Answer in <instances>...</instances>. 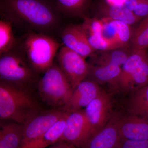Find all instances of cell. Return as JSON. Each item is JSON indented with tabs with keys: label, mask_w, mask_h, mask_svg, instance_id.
Masks as SVG:
<instances>
[{
	"label": "cell",
	"mask_w": 148,
	"mask_h": 148,
	"mask_svg": "<svg viewBox=\"0 0 148 148\" xmlns=\"http://www.w3.org/2000/svg\"><path fill=\"white\" fill-rule=\"evenodd\" d=\"M59 148H61V141H59Z\"/></svg>",
	"instance_id": "obj_32"
},
{
	"label": "cell",
	"mask_w": 148,
	"mask_h": 148,
	"mask_svg": "<svg viewBox=\"0 0 148 148\" xmlns=\"http://www.w3.org/2000/svg\"><path fill=\"white\" fill-rule=\"evenodd\" d=\"M102 90L100 85L86 79L74 88L71 100L64 110L71 112L86 108L101 94Z\"/></svg>",
	"instance_id": "obj_10"
},
{
	"label": "cell",
	"mask_w": 148,
	"mask_h": 148,
	"mask_svg": "<svg viewBox=\"0 0 148 148\" xmlns=\"http://www.w3.org/2000/svg\"><path fill=\"white\" fill-rule=\"evenodd\" d=\"M92 135V130L84 110L69 112L64 133L59 141L82 148Z\"/></svg>",
	"instance_id": "obj_8"
},
{
	"label": "cell",
	"mask_w": 148,
	"mask_h": 148,
	"mask_svg": "<svg viewBox=\"0 0 148 148\" xmlns=\"http://www.w3.org/2000/svg\"><path fill=\"white\" fill-rule=\"evenodd\" d=\"M147 56L146 49H132L131 54L121 68L117 90L124 92L131 74L140 62Z\"/></svg>",
	"instance_id": "obj_20"
},
{
	"label": "cell",
	"mask_w": 148,
	"mask_h": 148,
	"mask_svg": "<svg viewBox=\"0 0 148 148\" xmlns=\"http://www.w3.org/2000/svg\"><path fill=\"white\" fill-rule=\"evenodd\" d=\"M125 0H106L108 4L114 5H123Z\"/></svg>",
	"instance_id": "obj_29"
},
{
	"label": "cell",
	"mask_w": 148,
	"mask_h": 148,
	"mask_svg": "<svg viewBox=\"0 0 148 148\" xmlns=\"http://www.w3.org/2000/svg\"><path fill=\"white\" fill-rule=\"evenodd\" d=\"M132 34L130 25L122 21L111 20L103 23L102 36L112 49L130 47Z\"/></svg>",
	"instance_id": "obj_13"
},
{
	"label": "cell",
	"mask_w": 148,
	"mask_h": 148,
	"mask_svg": "<svg viewBox=\"0 0 148 148\" xmlns=\"http://www.w3.org/2000/svg\"><path fill=\"white\" fill-rule=\"evenodd\" d=\"M69 112L54 123L42 135L34 148H47L59 142L64 133Z\"/></svg>",
	"instance_id": "obj_22"
},
{
	"label": "cell",
	"mask_w": 148,
	"mask_h": 148,
	"mask_svg": "<svg viewBox=\"0 0 148 148\" xmlns=\"http://www.w3.org/2000/svg\"><path fill=\"white\" fill-rule=\"evenodd\" d=\"M121 70V66L116 65L94 66L90 64L89 73L86 79L92 80L100 85L108 84L117 90Z\"/></svg>",
	"instance_id": "obj_15"
},
{
	"label": "cell",
	"mask_w": 148,
	"mask_h": 148,
	"mask_svg": "<svg viewBox=\"0 0 148 148\" xmlns=\"http://www.w3.org/2000/svg\"><path fill=\"white\" fill-rule=\"evenodd\" d=\"M61 38L64 46L79 53L85 58L92 56L95 50L88 42L81 25H70L62 30Z\"/></svg>",
	"instance_id": "obj_14"
},
{
	"label": "cell",
	"mask_w": 148,
	"mask_h": 148,
	"mask_svg": "<svg viewBox=\"0 0 148 148\" xmlns=\"http://www.w3.org/2000/svg\"><path fill=\"white\" fill-rule=\"evenodd\" d=\"M133 13L141 19L148 16V0H139Z\"/></svg>",
	"instance_id": "obj_27"
},
{
	"label": "cell",
	"mask_w": 148,
	"mask_h": 148,
	"mask_svg": "<svg viewBox=\"0 0 148 148\" xmlns=\"http://www.w3.org/2000/svg\"><path fill=\"white\" fill-rule=\"evenodd\" d=\"M138 1L139 0H125L124 5L130 10L133 12L136 8Z\"/></svg>",
	"instance_id": "obj_28"
},
{
	"label": "cell",
	"mask_w": 148,
	"mask_h": 148,
	"mask_svg": "<svg viewBox=\"0 0 148 148\" xmlns=\"http://www.w3.org/2000/svg\"><path fill=\"white\" fill-rule=\"evenodd\" d=\"M127 111L130 114L148 119V85L131 92Z\"/></svg>",
	"instance_id": "obj_21"
},
{
	"label": "cell",
	"mask_w": 148,
	"mask_h": 148,
	"mask_svg": "<svg viewBox=\"0 0 148 148\" xmlns=\"http://www.w3.org/2000/svg\"><path fill=\"white\" fill-rule=\"evenodd\" d=\"M119 115H114L106 126L95 133L82 148H118L121 138L118 121Z\"/></svg>",
	"instance_id": "obj_11"
},
{
	"label": "cell",
	"mask_w": 148,
	"mask_h": 148,
	"mask_svg": "<svg viewBox=\"0 0 148 148\" xmlns=\"http://www.w3.org/2000/svg\"><path fill=\"white\" fill-rule=\"evenodd\" d=\"M61 148H78L70 143L61 141Z\"/></svg>",
	"instance_id": "obj_30"
},
{
	"label": "cell",
	"mask_w": 148,
	"mask_h": 148,
	"mask_svg": "<svg viewBox=\"0 0 148 148\" xmlns=\"http://www.w3.org/2000/svg\"><path fill=\"white\" fill-rule=\"evenodd\" d=\"M61 44L50 35L28 32L17 40L16 47L38 74H44L54 63Z\"/></svg>",
	"instance_id": "obj_3"
},
{
	"label": "cell",
	"mask_w": 148,
	"mask_h": 148,
	"mask_svg": "<svg viewBox=\"0 0 148 148\" xmlns=\"http://www.w3.org/2000/svg\"><path fill=\"white\" fill-rule=\"evenodd\" d=\"M24 124L13 122L3 125L0 130V148H21Z\"/></svg>",
	"instance_id": "obj_17"
},
{
	"label": "cell",
	"mask_w": 148,
	"mask_h": 148,
	"mask_svg": "<svg viewBox=\"0 0 148 148\" xmlns=\"http://www.w3.org/2000/svg\"><path fill=\"white\" fill-rule=\"evenodd\" d=\"M103 24L102 21L97 18L85 17L81 25L88 42L95 50L104 51L112 49L109 43L102 36Z\"/></svg>",
	"instance_id": "obj_16"
},
{
	"label": "cell",
	"mask_w": 148,
	"mask_h": 148,
	"mask_svg": "<svg viewBox=\"0 0 148 148\" xmlns=\"http://www.w3.org/2000/svg\"><path fill=\"white\" fill-rule=\"evenodd\" d=\"M90 0H55L59 12L68 16H83Z\"/></svg>",
	"instance_id": "obj_23"
},
{
	"label": "cell",
	"mask_w": 148,
	"mask_h": 148,
	"mask_svg": "<svg viewBox=\"0 0 148 148\" xmlns=\"http://www.w3.org/2000/svg\"><path fill=\"white\" fill-rule=\"evenodd\" d=\"M148 47V16L144 18L133 32L130 48L134 49H146Z\"/></svg>",
	"instance_id": "obj_25"
},
{
	"label": "cell",
	"mask_w": 148,
	"mask_h": 148,
	"mask_svg": "<svg viewBox=\"0 0 148 148\" xmlns=\"http://www.w3.org/2000/svg\"><path fill=\"white\" fill-rule=\"evenodd\" d=\"M13 25L4 19L0 21V55L7 53L16 47L17 39L14 35Z\"/></svg>",
	"instance_id": "obj_24"
},
{
	"label": "cell",
	"mask_w": 148,
	"mask_h": 148,
	"mask_svg": "<svg viewBox=\"0 0 148 148\" xmlns=\"http://www.w3.org/2000/svg\"><path fill=\"white\" fill-rule=\"evenodd\" d=\"M34 88L0 80V118L24 124L42 110Z\"/></svg>",
	"instance_id": "obj_2"
},
{
	"label": "cell",
	"mask_w": 148,
	"mask_h": 148,
	"mask_svg": "<svg viewBox=\"0 0 148 148\" xmlns=\"http://www.w3.org/2000/svg\"><path fill=\"white\" fill-rule=\"evenodd\" d=\"M118 148H148V140L140 141L121 138Z\"/></svg>",
	"instance_id": "obj_26"
},
{
	"label": "cell",
	"mask_w": 148,
	"mask_h": 148,
	"mask_svg": "<svg viewBox=\"0 0 148 148\" xmlns=\"http://www.w3.org/2000/svg\"><path fill=\"white\" fill-rule=\"evenodd\" d=\"M38 75L17 48L0 55V80L34 88Z\"/></svg>",
	"instance_id": "obj_5"
},
{
	"label": "cell",
	"mask_w": 148,
	"mask_h": 148,
	"mask_svg": "<svg viewBox=\"0 0 148 148\" xmlns=\"http://www.w3.org/2000/svg\"><path fill=\"white\" fill-rule=\"evenodd\" d=\"M40 98L53 109H65L69 104L73 88L57 63L44 73L37 84Z\"/></svg>",
	"instance_id": "obj_4"
},
{
	"label": "cell",
	"mask_w": 148,
	"mask_h": 148,
	"mask_svg": "<svg viewBox=\"0 0 148 148\" xmlns=\"http://www.w3.org/2000/svg\"><path fill=\"white\" fill-rule=\"evenodd\" d=\"M0 10L2 19L28 32L49 35L60 24L59 12L48 0H1Z\"/></svg>",
	"instance_id": "obj_1"
},
{
	"label": "cell",
	"mask_w": 148,
	"mask_h": 148,
	"mask_svg": "<svg viewBox=\"0 0 148 148\" xmlns=\"http://www.w3.org/2000/svg\"><path fill=\"white\" fill-rule=\"evenodd\" d=\"M99 12L103 16L111 19L122 21L129 25L135 24L141 18L136 16L124 5H114L102 3L99 7Z\"/></svg>",
	"instance_id": "obj_18"
},
{
	"label": "cell",
	"mask_w": 148,
	"mask_h": 148,
	"mask_svg": "<svg viewBox=\"0 0 148 148\" xmlns=\"http://www.w3.org/2000/svg\"><path fill=\"white\" fill-rule=\"evenodd\" d=\"M59 142L58 143H56L54 145H52L49 146L47 148H59Z\"/></svg>",
	"instance_id": "obj_31"
},
{
	"label": "cell",
	"mask_w": 148,
	"mask_h": 148,
	"mask_svg": "<svg viewBox=\"0 0 148 148\" xmlns=\"http://www.w3.org/2000/svg\"><path fill=\"white\" fill-rule=\"evenodd\" d=\"M56 58L57 64L70 81L73 90L79 84L87 78L90 64L79 53L64 46L60 48Z\"/></svg>",
	"instance_id": "obj_7"
},
{
	"label": "cell",
	"mask_w": 148,
	"mask_h": 148,
	"mask_svg": "<svg viewBox=\"0 0 148 148\" xmlns=\"http://www.w3.org/2000/svg\"><path fill=\"white\" fill-rule=\"evenodd\" d=\"M118 126L121 139L148 140V119L130 114L125 116L119 115Z\"/></svg>",
	"instance_id": "obj_12"
},
{
	"label": "cell",
	"mask_w": 148,
	"mask_h": 148,
	"mask_svg": "<svg viewBox=\"0 0 148 148\" xmlns=\"http://www.w3.org/2000/svg\"><path fill=\"white\" fill-rule=\"evenodd\" d=\"M66 111L62 109L42 110L35 114L24 123L21 148H34L40 139Z\"/></svg>",
	"instance_id": "obj_6"
},
{
	"label": "cell",
	"mask_w": 148,
	"mask_h": 148,
	"mask_svg": "<svg viewBox=\"0 0 148 148\" xmlns=\"http://www.w3.org/2000/svg\"><path fill=\"white\" fill-rule=\"evenodd\" d=\"M112 95V93L103 90L84 110L91 126L92 135L105 127L114 115Z\"/></svg>",
	"instance_id": "obj_9"
},
{
	"label": "cell",
	"mask_w": 148,
	"mask_h": 148,
	"mask_svg": "<svg viewBox=\"0 0 148 148\" xmlns=\"http://www.w3.org/2000/svg\"><path fill=\"white\" fill-rule=\"evenodd\" d=\"M130 47H122L101 51L98 55L93 54L91 57L93 64L97 66L114 65H123L131 54Z\"/></svg>",
	"instance_id": "obj_19"
}]
</instances>
